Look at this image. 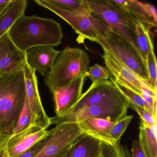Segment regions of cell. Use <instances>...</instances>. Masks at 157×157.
<instances>
[{
	"label": "cell",
	"mask_w": 157,
	"mask_h": 157,
	"mask_svg": "<svg viewBox=\"0 0 157 157\" xmlns=\"http://www.w3.org/2000/svg\"><path fill=\"white\" fill-rule=\"evenodd\" d=\"M103 143L88 134L80 137L70 148V157H101Z\"/></svg>",
	"instance_id": "obj_18"
},
{
	"label": "cell",
	"mask_w": 157,
	"mask_h": 157,
	"mask_svg": "<svg viewBox=\"0 0 157 157\" xmlns=\"http://www.w3.org/2000/svg\"><path fill=\"white\" fill-rule=\"evenodd\" d=\"M84 133L78 123H63L50 130L43 148L35 157H61Z\"/></svg>",
	"instance_id": "obj_8"
},
{
	"label": "cell",
	"mask_w": 157,
	"mask_h": 157,
	"mask_svg": "<svg viewBox=\"0 0 157 157\" xmlns=\"http://www.w3.org/2000/svg\"><path fill=\"white\" fill-rule=\"evenodd\" d=\"M104 146L107 149L109 157H130L127 149L120 143H114L112 145L104 144Z\"/></svg>",
	"instance_id": "obj_27"
},
{
	"label": "cell",
	"mask_w": 157,
	"mask_h": 157,
	"mask_svg": "<svg viewBox=\"0 0 157 157\" xmlns=\"http://www.w3.org/2000/svg\"><path fill=\"white\" fill-rule=\"evenodd\" d=\"M140 145L146 157H157V126H148L140 120Z\"/></svg>",
	"instance_id": "obj_20"
},
{
	"label": "cell",
	"mask_w": 157,
	"mask_h": 157,
	"mask_svg": "<svg viewBox=\"0 0 157 157\" xmlns=\"http://www.w3.org/2000/svg\"><path fill=\"white\" fill-rule=\"evenodd\" d=\"M25 98L24 70L0 77V148L14 133Z\"/></svg>",
	"instance_id": "obj_2"
},
{
	"label": "cell",
	"mask_w": 157,
	"mask_h": 157,
	"mask_svg": "<svg viewBox=\"0 0 157 157\" xmlns=\"http://www.w3.org/2000/svg\"><path fill=\"white\" fill-rule=\"evenodd\" d=\"M129 104V101L119 92L99 104L82 108L72 113L51 117L50 124L57 125L63 123H78L91 118L117 122L127 115Z\"/></svg>",
	"instance_id": "obj_5"
},
{
	"label": "cell",
	"mask_w": 157,
	"mask_h": 157,
	"mask_svg": "<svg viewBox=\"0 0 157 157\" xmlns=\"http://www.w3.org/2000/svg\"><path fill=\"white\" fill-rule=\"evenodd\" d=\"M119 92L111 80L92 83L89 89L82 94L75 105L66 114L72 113L82 108L99 104Z\"/></svg>",
	"instance_id": "obj_15"
},
{
	"label": "cell",
	"mask_w": 157,
	"mask_h": 157,
	"mask_svg": "<svg viewBox=\"0 0 157 157\" xmlns=\"http://www.w3.org/2000/svg\"><path fill=\"white\" fill-rule=\"evenodd\" d=\"M90 57L84 50L67 47L59 55L53 68L44 77L51 92L85 75L90 67Z\"/></svg>",
	"instance_id": "obj_4"
},
{
	"label": "cell",
	"mask_w": 157,
	"mask_h": 157,
	"mask_svg": "<svg viewBox=\"0 0 157 157\" xmlns=\"http://www.w3.org/2000/svg\"><path fill=\"white\" fill-rule=\"evenodd\" d=\"M111 1L135 26L139 21L150 29L157 27V11L154 5L136 0Z\"/></svg>",
	"instance_id": "obj_12"
},
{
	"label": "cell",
	"mask_w": 157,
	"mask_h": 157,
	"mask_svg": "<svg viewBox=\"0 0 157 157\" xmlns=\"http://www.w3.org/2000/svg\"><path fill=\"white\" fill-rule=\"evenodd\" d=\"M103 51L102 57L105 67L116 82L132 90L143 99L146 94L157 98V91L153 89L148 81L139 77L121 61L116 59L105 50Z\"/></svg>",
	"instance_id": "obj_9"
},
{
	"label": "cell",
	"mask_w": 157,
	"mask_h": 157,
	"mask_svg": "<svg viewBox=\"0 0 157 157\" xmlns=\"http://www.w3.org/2000/svg\"><path fill=\"white\" fill-rule=\"evenodd\" d=\"M102 157H107V156H106V155L104 153L103 151L102 156Z\"/></svg>",
	"instance_id": "obj_36"
},
{
	"label": "cell",
	"mask_w": 157,
	"mask_h": 157,
	"mask_svg": "<svg viewBox=\"0 0 157 157\" xmlns=\"http://www.w3.org/2000/svg\"><path fill=\"white\" fill-rule=\"evenodd\" d=\"M12 0H0V5L11 2Z\"/></svg>",
	"instance_id": "obj_35"
},
{
	"label": "cell",
	"mask_w": 157,
	"mask_h": 157,
	"mask_svg": "<svg viewBox=\"0 0 157 157\" xmlns=\"http://www.w3.org/2000/svg\"><path fill=\"white\" fill-rule=\"evenodd\" d=\"M87 2L92 15L100 18L111 30L131 44L142 56L136 44V26L111 0H87Z\"/></svg>",
	"instance_id": "obj_6"
},
{
	"label": "cell",
	"mask_w": 157,
	"mask_h": 157,
	"mask_svg": "<svg viewBox=\"0 0 157 157\" xmlns=\"http://www.w3.org/2000/svg\"><path fill=\"white\" fill-rule=\"evenodd\" d=\"M102 155H101V157H102Z\"/></svg>",
	"instance_id": "obj_37"
},
{
	"label": "cell",
	"mask_w": 157,
	"mask_h": 157,
	"mask_svg": "<svg viewBox=\"0 0 157 157\" xmlns=\"http://www.w3.org/2000/svg\"><path fill=\"white\" fill-rule=\"evenodd\" d=\"M25 53L13 44L7 33L0 38V77L24 70Z\"/></svg>",
	"instance_id": "obj_11"
},
{
	"label": "cell",
	"mask_w": 157,
	"mask_h": 157,
	"mask_svg": "<svg viewBox=\"0 0 157 157\" xmlns=\"http://www.w3.org/2000/svg\"><path fill=\"white\" fill-rule=\"evenodd\" d=\"M149 82L155 90H157V62L154 52L150 53L146 58Z\"/></svg>",
	"instance_id": "obj_25"
},
{
	"label": "cell",
	"mask_w": 157,
	"mask_h": 157,
	"mask_svg": "<svg viewBox=\"0 0 157 157\" xmlns=\"http://www.w3.org/2000/svg\"><path fill=\"white\" fill-rule=\"evenodd\" d=\"M129 108L135 110L140 117L141 120L145 122L148 126L150 127L157 126V117H154L150 113L141 108L135 107L130 105Z\"/></svg>",
	"instance_id": "obj_29"
},
{
	"label": "cell",
	"mask_w": 157,
	"mask_h": 157,
	"mask_svg": "<svg viewBox=\"0 0 157 157\" xmlns=\"http://www.w3.org/2000/svg\"><path fill=\"white\" fill-rule=\"evenodd\" d=\"M54 5L63 10L74 11L78 10L83 3V0H48Z\"/></svg>",
	"instance_id": "obj_28"
},
{
	"label": "cell",
	"mask_w": 157,
	"mask_h": 157,
	"mask_svg": "<svg viewBox=\"0 0 157 157\" xmlns=\"http://www.w3.org/2000/svg\"><path fill=\"white\" fill-rule=\"evenodd\" d=\"M116 123L101 118H91L82 120L78 124L84 134L100 140L104 144L112 145L114 143L109 133Z\"/></svg>",
	"instance_id": "obj_17"
},
{
	"label": "cell",
	"mask_w": 157,
	"mask_h": 157,
	"mask_svg": "<svg viewBox=\"0 0 157 157\" xmlns=\"http://www.w3.org/2000/svg\"><path fill=\"white\" fill-rule=\"evenodd\" d=\"M109 80L114 83L119 91L129 101L130 105L141 108L150 113L154 117H157V112H154L140 95L123 84L116 82L112 77H110Z\"/></svg>",
	"instance_id": "obj_22"
},
{
	"label": "cell",
	"mask_w": 157,
	"mask_h": 157,
	"mask_svg": "<svg viewBox=\"0 0 157 157\" xmlns=\"http://www.w3.org/2000/svg\"><path fill=\"white\" fill-rule=\"evenodd\" d=\"M27 0H13L0 15V38L9 32L23 15L27 7Z\"/></svg>",
	"instance_id": "obj_19"
},
{
	"label": "cell",
	"mask_w": 157,
	"mask_h": 157,
	"mask_svg": "<svg viewBox=\"0 0 157 157\" xmlns=\"http://www.w3.org/2000/svg\"><path fill=\"white\" fill-rule=\"evenodd\" d=\"M135 39L140 52L146 60L149 54L154 52V46L149 28L139 21L136 25Z\"/></svg>",
	"instance_id": "obj_21"
},
{
	"label": "cell",
	"mask_w": 157,
	"mask_h": 157,
	"mask_svg": "<svg viewBox=\"0 0 157 157\" xmlns=\"http://www.w3.org/2000/svg\"><path fill=\"white\" fill-rule=\"evenodd\" d=\"M50 130L43 129L31 124L27 128L13 134L7 142V150L10 157H19L24 152L49 136Z\"/></svg>",
	"instance_id": "obj_13"
},
{
	"label": "cell",
	"mask_w": 157,
	"mask_h": 157,
	"mask_svg": "<svg viewBox=\"0 0 157 157\" xmlns=\"http://www.w3.org/2000/svg\"><path fill=\"white\" fill-rule=\"evenodd\" d=\"M60 53L51 46H39L25 52L26 62L30 68L45 77L53 68Z\"/></svg>",
	"instance_id": "obj_16"
},
{
	"label": "cell",
	"mask_w": 157,
	"mask_h": 157,
	"mask_svg": "<svg viewBox=\"0 0 157 157\" xmlns=\"http://www.w3.org/2000/svg\"><path fill=\"white\" fill-rule=\"evenodd\" d=\"M24 71L26 97L32 114L31 124L46 129L51 125L50 118L46 113L42 105L38 91V81L36 71L30 68L26 63Z\"/></svg>",
	"instance_id": "obj_10"
},
{
	"label": "cell",
	"mask_w": 157,
	"mask_h": 157,
	"mask_svg": "<svg viewBox=\"0 0 157 157\" xmlns=\"http://www.w3.org/2000/svg\"><path fill=\"white\" fill-rule=\"evenodd\" d=\"M70 148L68 149L61 157H70Z\"/></svg>",
	"instance_id": "obj_34"
},
{
	"label": "cell",
	"mask_w": 157,
	"mask_h": 157,
	"mask_svg": "<svg viewBox=\"0 0 157 157\" xmlns=\"http://www.w3.org/2000/svg\"><path fill=\"white\" fill-rule=\"evenodd\" d=\"M133 117L132 115H127L116 122L115 124L112 128L109 133V136L114 144L120 143V139L125 132Z\"/></svg>",
	"instance_id": "obj_23"
},
{
	"label": "cell",
	"mask_w": 157,
	"mask_h": 157,
	"mask_svg": "<svg viewBox=\"0 0 157 157\" xmlns=\"http://www.w3.org/2000/svg\"><path fill=\"white\" fill-rule=\"evenodd\" d=\"M96 25L99 36L94 42L139 77L149 82L146 60L132 45L100 19H96Z\"/></svg>",
	"instance_id": "obj_3"
},
{
	"label": "cell",
	"mask_w": 157,
	"mask_h": 157,
	"mask_svg": "<svg viewBox=\"0 0 157 157\" xmlns=\"http://www.w3.org/2000/svg\"><path fill=\"white\" fill-rule=\"evenodd\" d=\"M45 144V140L37 142L30 148L25 151L19 157H35L41 150L43 148Z\"/></svg>",
	"instance_id": "obj_30"
},
{
	"label": "cell",
	"mask_w": 157,
	"mask_h": 157,
	"mask_svg": "<svg viewBox=\"0 0 157 157\" xmlns=\"http://www.w3.org/2000/svg\"><path fill=\"white\" fill-rule=\"evenodd\" d=\"M32 114L29 108L27 98H25V102L21 113L20 115L18 124L14 130L13 134H16L27 128L31 125Z\"/></svg>",
	"instance_id": "obj_26"
},
{
	"label": "cell",
	"mask_w": 157,
	"mask_h": 157,
	"mask_svg": "<svg viewBox=\"0 0 157 157\" xmlns=\"http://www.w3.org/2000/svg\"><path fill=\"white\" fill-rule=\"evenodd\" d=\"M13 0H12L11 2L9 3H5V4H2V5H0V15L1 14V13L3 12V11L5 10L7 6L12 2Z\"/></svg>",
	"instance_id": "obj_33"
},
{
	"label": "cell",
	"mask_w": 157,
	"mask_h": 157,
	"mask_svg": "<svg viewBox=\"0 0 157 157\" xmlns=\"http://www.w3.org/2000/svg\"><path fill=\"white\" fill-rule=\"evenodd\" d=\"M8 33L13 44L25 53L39 46H58L63 37L59 23L36 15H23L14 23Z\"/></svg>",
	"instance_id": "obj_1"
},
{
	"label": "cell",
	"mask_w": 157,
	"mask_h": 157,
	"mask_svg": "<svg viewBox=\"0 0 157 157\" xmlns=\"http://www.w3.org/2000/svg\"><path fill=\"white\" fill-rule=\"evenodd\" d=\"M85 76L86 78H89L91 80L92 83L108 80L111 77L106 67H102L99 64H95L92 67H90Z\"/></svg>",
	"instance_id": "obj_24"
},
{
	"label": "cell",
	"mask_w": 157,
	"mask_h": 157,
	"mask_svg": "<svg viewBox=\"0 0 157 157\" xmlns=\"http://www.w3.org/2000/svg\"><path fill=\"white\" fill-rule=\"evenodd\" d=\"M86 78L85 75L77 78L68 85L57 89L52 94L56 116L67 113L78 102L82 95Z\"/></svg>",
	"instance_id": "obj_14"
},
{
	"label": "cell",
	"mask_w": 157,
	"mask_h": 157,
	"mask_svg": "<svg viewBox=\"0 0 157 157\" xmlns=\"http://www.w3.org/2000/svg\"><path fill=\"white\" fill-rule=\"evenodd\" d=\"M34 2L39 6L56 13L70 25L78 35L80 41L88 39L94 42L99 36L96 18L92 15L87 0H83L81 6L74 11L63 10L50 3L48 0H34Z\"/></svg>",
	"instance_id": "obj_7"
},
{
	"label": "cell",
	"mask_w": 157,
	"mask_h": 157,
	"mask_svg": "<svg viewBox=\"0 0 157 157\" xmlns=\"http://www.w3.org/2000/svg\"><path fill=\"white\" fill-rule=\"evenodd\" d=\"M132 157H146L142 151L138 140H134L132 143Z\"/></svg>",
	"instance_id": "obj_31"
},
{
	"label": "cell",
	"mask_w": 157,
	"mask_h": 157,
	"mask_svg": "<svg viewBox=\"0 0 157 157\" xmlns=\"http://www.w3.org/2000/svg\"><path fill=\"white\" fill-rule=\"evenodd\" d=\"M0 157H10L7 146L2 148H0Z\"/></svg>",
	"instance_id": "obj_32"
}]
</instances>
